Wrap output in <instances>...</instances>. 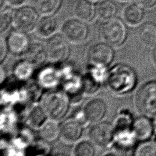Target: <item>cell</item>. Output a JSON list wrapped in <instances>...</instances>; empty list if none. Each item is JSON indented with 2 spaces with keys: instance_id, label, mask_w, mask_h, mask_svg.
<instances>
[{
  "instance_id": "1",
  "label": "cell",
  "mask_w": 156,
  "mask_h": 156,
  "mask_svg": "<svg viewBox=\"0 0 156 156\" xmlns=\"http://www.w3.org/2000/svg\"><path fill=\"white\" fill-rule=\"evenodd\" d=\"M110 89L118 94H125L132 91L137 83L136 73L130 66L118 64L108 72L107 79Z\"/></svg>"
},
{
  "instance_id": "2",
  "label": "cell",
  "mask_w": 156,
  "mask_h": 156,
  "mask_svg": "<svg viewBox=\"0 0 156 156\" xmlns=\"http://www.w3.org/2000/svg\"><path fill=\"white\" fill-rule=\"evenodd\" d=\"M41 107L49 118L57 121L62 119L68 110L69 98L61 91H50L43 96Z\"/></svg>"
},
{
  "instance_id": "3",
  "label": "cell",
  "mask_w": 156,
  "mask_h": 156,
  "mask_svg": "<svg viewBox=\"0 0 156 156\" xmlns=\"http://www.w3.org/2000/svg\"><path fill=\"white\" fill-rule=\"evenodd\" d=\"M135 104L138 111L149 118L156 116V81L143 84L135 96Z\"/></svg>"
},
{
  "instance_id": "4",
  "label": "cell",
  "mask_w": 156,
  "mask_h": 156,
  "mask_svg": "<svg viewBox=\"0 0 156 156\" xmlns=\"http://www.w3.org/2000/svg\"><path fill=\"white\" fill-rule=\"evenodd\" d=\"M127 35L126 26L123 22L116 18L105 21L101 27L102 38L109 45L118 46L123 43Z\"/></svg>"
},
{
  "instance_id": "5",
  "label": "cell",
  "mask_w": 156,
  "mask_h": 156,
  "mask_svg": "<svg viewBox=\"0 0 156 156\" xmlns=\"http://www.w3.org/2000/svg\"><path fill=\"white\" fill-rule=\"evenodd\" d=\"M48 58L52 62L59 63L66 60L69 55V46L63 37L55 35L49 38L46 46Z\"/></svg>"
},
{
  "instance_id": "6",
  "label": "cell",
  "mask_w": 156,
  "mask_h": 156,
  "mask_svg": "<svg viewBox=\"0 0 156 156\" xmlns=\"http://www.w3.org/2000/svg\"><path fill=\"white\" fill-rule=\"evenodd\" d=\"M137 141L132 129L115 130L113 144L123 156H134Z\"/></svg>"
},
{
  "instance_id": "7",
  "label": "cell",
  "mask_w": 156,
  "mask_h": 156,
  "mask_svg": "<svg viewBox=\"0 0 156 156\" xmlns=\"http://www.w3.org/2000/svg\"><path fill=\"white\" fill-rule=\"evenodd\" d=\"M114 136V126L108 122L95 123L89 130V137L91 141L101 147L113 144Z\"/></svg>"
},
{
  "instance_id": "8",
  "label": "cell",
  "mask_w": 156,
  "mask_h": 156,
  "mask_svg": "<svg viewBox=\"0 0 156 156\" xmlns=\"http://www.w3.org/2000/svg\"><path fill=\"white\" fill-rule=\"evenodd\" d=\"M114 51L107 43H98L92 46L88 52V60L91 65L108 66L113 60Z\"/></svg>"
},
{
  "instance_id": "9",
  "label": "cell",
  "mask_w": 156,
  "mask_h": 156,
  "mask_svg": "<svg viewBox=\"0 0 156 156\" xmlns=\"http://www.w3.org/2000/svg\"><path fill=\"white\" fill-rule=\"evenodd\" d=\"M63 37L68 41L80 43L87 38L88 30L87 25L80 20L67 21L62 29Z\"/></svg>"
},
{
  "instance_id": "10",
  "label": "cell",
  "mask_w": 156,
  "mask_h": 156,
  "mask_svg": "<svg viewBox=\"0 0 156 156\" xmlns=\"http://www.w3.org/2000/svg\"><path fill=\"white\" fill-rule=\"evenodd\" d=\"M37 11L29 7H23L13 13V23L16 29L27 32L35 27L37 23Z\"/></svg>"
},
{
  "instance_id": "11",
  "label": "cell",
  "mask_w": 156,
  "mask_h": 156,
  "mask_svg": "<svg viewBox=\"0 0 156 156\" xmlns=\"http://www.w3.org/2000/svg\"><path fill=\"white\" fill-rule=\"evenodd\" d=\"M106 111V104L100 98L90 100L85 104L83 108L87 122L93 124L100 122L104 117Z\"/></svg>"
},
{
  "instance_id": "12",
  "label": "cell",
  "mask_w": 156,
  "mask_h": 156,
  "mask_svg": "<svg viewBox=\"0 0 156 156\" xmlns=\"http://www.w3.org/2000/svg\"><path fill=\"white\" fill-rule=\"evenodd\" d=\"M7 43L8 49L14 54H24L30 44L29 38L24 32L18 29L9 35Z\"/></svg>"
},
{
  "instance_id": "13",
  "label": "cell",
  "mask_w": 156,
  "mask_h": 156,
  "mask_svg": "<svg viewBox=\"0 0 156 156\" xmlns=\"http://www.w3.org/2000/svg\"><path fill=\"white\" fill-rule=\"evenodd\" d=\"M83 132L82 124L74 118L65 121L60 126V136L68 143H73L80 139Z\"/></svg>"
},
{
  "instance_id": "14",
  "label": "cell",
  "mask_w": 156,
  "mask_h": 156,
  "mask_svg": "<svg viewBox=\"0 0 156 156\" xmlns=\"http://www.w3.org/2000/svg\"><path fill=\"white\" fill-rule=\"evenodd\" d=\"M132 129L138 141L149 140L154 134L152 121L144 115L134 119Z\"/></svg>"
},
{
  "instance_id": "15",
  "label": "cell",
  "mask_w": 156,
  "mask_h": 156,
  "mask_svg": "<svg viewBox=\"0 0 156 156\" xmlns=\"http://www.w3.org/2000/svg\"><path fill=\"white\" fill-rule=\"evenodd\" d=\"M24 59L34 66L42 64L48 58L46 48L38 43L30 44L27 51L24 53Z\"/></svg>"
},
{
  "instance_id": "16",
  "label": "cell",
  "mask_w": 156,
  "mask_h": 156,
  "mask_svg": "<svg viewBox=\"0 0 156 156\" xmlns=\"http://www.w3.org/2000/svg\"><path fill=\"white\" fill-rule=\"evenodd\" d=\"M57 26V21L55 18L51 16H45L37 21L35 30L38 37L48 38L55 32Z\"/></svg>"
},
{
  "instance_id": "17",
  "label": "cell",
  "mask_w": 156,
  "mask_h": 156,
  "mask_svg": "<svg viewBox=\"0 0 156 156\" xmlns=\"http://www.w3.org/2000/svg\"><path fill=\"white\" fill-rule=\"evenodd\" d=\"M92 4L88 0L77 1L73 9L76 17L83 22L91 20L96 13V9Z\"/></svg>"
},
{
  "instance_id": "18",
  "label": "cell",
  "mask_w": 156,
  "mask_h": 156,
  "mask_svg": "<svg viewBox=\"0 0 156 156\" xmlns=\"http://www.w3.org/2000/svg\"><path fill=\"white\" fill-rule=\"evenodd\" d=\"M39 133L44 141L52 142L56 140L60 135V127L57 121L49 118L46 119L39 128Z\"/></svg>"
},
{
  "instance_id": "19",
  "label": "cell",
  "mask_w": 156,
  "mask_h": 156,
  "mask_svg": "<svg viewBox=\"0 0 156 156\" xmlns=\"http://www.w3.org/2000/svg\"><path fill=\"white\" fill-rule=\"evenodd\" d=\"M62 0H31L32 5L42 16H51L59 8Z\"/></svg>"
},
{
  "instance_id": "20",
  "label": "cell",
  "mask_w": 156,
  "mask_h": 156,
  "mask_svg": "<svg viewBox=\"0 0 156 156\" xmlns=\"http://www.w3.org/2000/svg\"><path fill=\"white\" fill-rule=\"evenodd\" d=\"M138 35L143 44L152 46L156 43V26L152 23H145L140 27Z\"/></svg>"
},
{
  "instance_id": "21",
  "label": "cell",
  "mask_w": 156,
  "mask_h": 156,
  "mask_svg": "<svg viewBox=\"0 0 156 156\" xmlns=\"http://www.w3.org/2000/svg\"><path fill=\"white\" fill-rule=\"evenodd\" d=\"M124 21L129 24L135 26L138 24L143 17V11L138 4L127 5L122 12Z\"/></svg>"
},
{
  "instance_id": "22",
  "label": "cell",
  "mask_w": 156,
  "mask_h": 156,
  "mask_svg": "<svg viewBox=\"0 0 156 156\" xmlns=\"http://www.w3.org/2000/svg\"><path fill=\"white\" fill-rule=\"evenodd\" d=\"M116 12V7L115 4L106 0L99 3L96 9V13L98 18L105 21L113 18Z\"/></svg>"
},
{
  "instance_id": "23",
  "label": "cell",
  "mask_w": 156,
  "mask_h": 156,
  "mask_svg": "<svg viewBox=\"0 0 156 156\" xmlns=\"http://www.w3.org/2000/svg\"><path fill=\"white\" fill-rule=\"evenodd\" d=\"M34 69V65L24 59L18 62L14 68L13 74L20 80H26L31 77Z\"/></svg>"
},
{
  "instance_id": "24",
  "label": "cell",
  "mask_w": 156,
  "mask_h": 156,
  "mask_svg": "<svg viewBox=\"0 0 156 156\" xmlns=\"http://www.w3.org/2000/svg\"><path fill=\"white\" fill-rule=\"evenodd\" d=\"M59 78L58 73L56 70L49 68L43 69L41 72L39 80L44 87L50 88L55 86L58 83Z\"/></svg>"
},
{
  "instance_id": "25",
  "label": "cell",
  "mask_w": 156,
  "mask_h": 156,
  "mask_svg": "<svg viewBox=\"0 0 156 156\" xmlns=\"http://www.w3.org/2000/svg\"><path fill=\"white\" fill-rule=\"evenodd\" d=\"M47 115L40 106L34 107L29 113L28 121L30 126L40 128L46 121Z\"/></svg>"
},
{
  "instance_id": "26",
  "label": "cell",
  "mask_w": 156,
  "mask_h": 156,
  "mask_svg": "<svg viewBox=\"0 0 156 156\" xmlns=\"http://www.w3.org/2000/svg\"><path fill=\"white\" fill-rule=\"evenodd\" d=\"M134 119L129 111H122L117 116L115 122V130H121L132 129Z\"/></svg>"
},
{
  "instance_id": "27",
  "label": "cell",
  "mask_w": 156,
  "mask_h": 156,
  "mask_svg": "<svg viewBox=\"0 0 156 156\" xmlns=\"http://www.w3.org/2000/svg\"><path fill=\"white\" fill-rule=\"evenodd\" d=\"M134 156H156V141H142L137 146Z\"/></svg>"
},
{
  "instance_id": "28",
  "label": "cell",
  "mask_w": 156,
  "mask_h": 156,
  "mask_svg": "<svg viewBox=\"0 0 156 156\" xmlns=\"http://www.w3.org/2000/svg\"><path fill=\"white\" fill-rule=\"evenodd\" d=\"M74 156H94L95 149L93 144L87 140L78 142L73 150Z\"/></svg>"
},
{
  "instance_id": "29",
  "label": "cell",
  "mask_w": 156,
  "mask_h": 156,
  "mask_svg": "<svg viewBox=\"0 0 156 156\" xmlns=\"http://www.w3.org/2000/svg\"><path fill=\"white\" fill-rule=\"evenodd\" d=\"M13 13L11 9L6 8L1 10V21H0V30L3 33L7 30L12 22H13Z\"/></svg>"
},
{
  "instance_id": "30",
  "label": "cell",
  "mask_w": 156,
  "mask_h": 156,
  "mask_svg": "<svg viewBox=\"0 0 156 156\" xmlns=\"http://www.w3.org/2000/svg\"><path fill=\"white\" fill-rule=\"evenodd\" d=\"M7 49H8V46H7V40H5L2 36H1V38H0V60H1V62H2L3 60H4L6 54H7Z\"/></svg>"
},
{
  "instance_id": "31",
  "label": "cell",
  "mask_w": 156,
  "mask_h": 156,
  "mask_svg": "<svg viewBox=\"0 0 156 156\" xmlns=\"http://www.w3.org/2000/svg\"><path fill=\"white\" fill-rule=\"evenodd\" d=\"M137 4L140 6L149 8L152 7L155 2L156 0H135Z\"/></svg>"
},
{
  "instance_id": "32",
  "label": "cell",
  "mask_w": 156,
  "mask_h": 156,
  "mask_svg": "<svg viewBox=\"0 0 156 156\" xmlns=\"http://www.w3.org/2000/svg\"><path fill=\"white\" fill-rule=\"evenodd\" d=\"M25 1L26 0H5V2L12 7H20L22 5Z\"/></svg>"
},
{
  "instance_id": "33",
  "label": "cell",
  "mask_w": 156,
  "mask_h": 156,
  "mask_svg": "<svg viewBox=\"0 0 156 156\" xmlns=\"http://www.w3.org/2000/svg\"><path fill=\"white\" fill-rule=\"evenodd\" d=\"M151 60L153 65L156 67V45L154 46L151 52Z\"/></svg>"
},
{
  "instance_id": "34",
  "label": "cell",
  "mask_w": 156,
  "mask_h": 156,
  "mask_svg": "<svg viewBox=\"0 0 156 156\" xmlns=\"http://www.w3.org/2000/svg\"><path fill=\"white\" fill-rule=\"evenodd\" d=\"M5 73L4 72V70L3 68L1 66V73H0V77H1V83H3L4 79H5Z\"/></svg>"
},
{
  "instance_id": "35",
  "label": "cell",
  "mask_w": 156,
  "mask_h": 156,
  "mask_svg": "<svg viewBox=\"0 0 156 156\" xmlns=\"http://www.w3.org/2000/svg\"><path fill=\"white\" fill-rule=\"evenodd\" d=\"M153 124V128H154V134L156 135V116L154 118V119L152 121Z\"/></svg>"
},
{
  "instance_id": "36",
  "label": "cell",
  "mask_w": 156,
  "mask_h": 156,
  "mask_svg": "<svg viewBox=\"0 0 156 156\" xmlns=\"http://www.w3.org/2000/svg\"><path fill=\"white\" fill-rule=\"evenodd\" d=\"M102 156H119V155L114 152H106L105 154H104Z\"/></svg>"
},
{
  "instance_id": "37",
  "label": "cell",
  "mask_w": 156,
  "mask_h": 156,
  "mask_svg": "<svg viewBox=\"0 0 156 156\" xmlns=\"http://www.w3.org/2000/svg\"><path fill=\"white\" fill-rule=\"evenodd\" d=\"M88 1L91 2V3H100L105 0H88Z\"/></svg>"
},
{
  "instance_id": "38",
  "label": "cell",
  "mask_w": 156,
  "mask_h": 156,
  "mask_svg": "<svg viewBox=\"0 0 156 156\" xmlns=\"http://www.w3.org/2000/svg\"><path fill=\"white\" fill-rule=\"evenodd\" d=\"M55 156H66V155H63V154H57V155H56Z\"/></svg>"
}]
</instances>
